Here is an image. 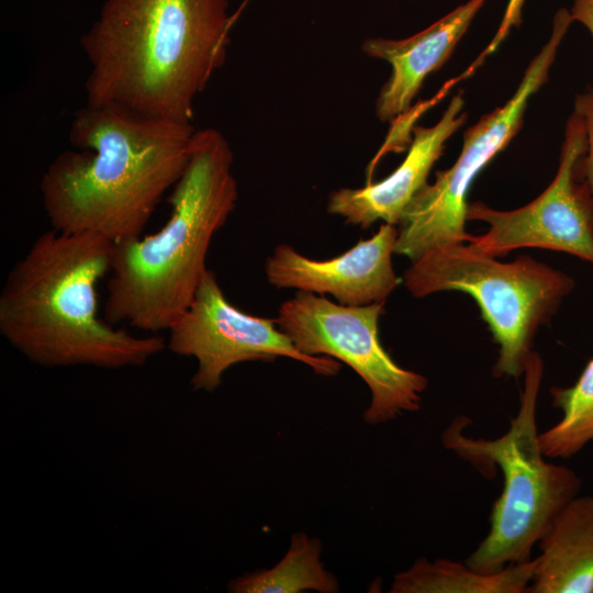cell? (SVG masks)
<instances>
[{
	"mask_svg": "<svg viewBox=\"0 0 593 593\" xmlns=\"http://www.w3.org/2000/svg\"><path fill=\"white\" fill-rule=\"evenodd\" d=\"M231 25L228 0H105L80 37L86 103L191 123L225 63Z\"/></svg>",
	"mask_w": 593,
	"mask_h": 593,
	"instance_id": "6da1fadb",
	"label": "cell"
},
{
	"mask_svg": "<svg viewBox=\"0 0 593 593\" xmlns=\"http://www.w3.org/2000/svg\"><path fill=\"white\" fill-rule=\"evenodd\" d=\"M194 131L191 123L86 103L70 124L76 149L58 154L40 181L52 228L114 244L142 236L183 172Z\"/></svg>",
	"mask_w": 593,
	"mask_h": 593,
	"instance_id": "7a4b0ae2",
	"label": "cell"
},
{
	"mask_svg": "<svg viewBox=\"0 0 593 593\" xmlns=\"http://www.w3.org/2000/svg\"><path fill=\"white\" fill-rule=\"evenodd\" d=\"M114 243L90 233L40 234L0 292V335L44 368L142 367L167 349L159 334L135 335L98 316L97 287Z\"/></svg>",
	"mask_w": 593,
	"mask_h": 593,
	"instance_id": "3957f363",
	"label": "cell"
},
{
	"mask_svg": "<svg viewBox=\"0 0 593 593\" xmlns=\"http://www.w3.org/2000/svg\"><path fill=\"white\" fill-rule=\"evenodd\" d=\"M234 154L216 128L195 130L164 226L114 244L104 320L146 334L167 332L190 306L208 270L213 236L236 208Z\"/></svg>",
	"mask_w": 593,
	"mask_h": 593,
	"instance_id": "277c9868",
	"label": "cell"
},
{
	"mask_svg": "<svg viewBox=\"0 0 593 593\" xmlns=\"http://www.w3.org/2000/svg\"><path fill=\"white\" fill-rule=\"evenodd\" d=\"M517 414L497 438H474L458 417L444 430L441 443L482 474L497 467L503 475L501 495L492 506L490 529L466 563L480 572H496L530 560L535 545L581 489L570 468L548 462L539 445L537 400L544 378V360L533 350L525 371Z\"/></svg>",
	"mask_w": 593,
	"mask_h": 593,
	"instance_id": "5b68a950",
	"label": "cell"
},
{
	"mask_svg": "<svg viewBox=\"0 0 593 593\" xmlns=\"http://www.w3.org/2000/svg\"><path fill=\"white\" fill-rule=\"evenodd\" d=\"M403 283L414 298L460 291L477 302L499 347L496 378L524 374L538 329L574 289L572 277L529 256L502 262L467 243L426 251L411 261Z\"/></svg>",
	"mask_w": 593,
	"mask_h": 593,
	"instance_id": "8992f818",
	"label": "cell"
},
{
	"mask_svg": "<svg viewBox=\"0 0 593 593\" xmlns=\"http://www.w3.org/2000/svg\"><path fill=\"white\" fill-rule=\"evenodd\" d=\"M570 10L559 9L548 41L528 64L518 87L506 102L480 118L463 133L460 154L452 166L436 172L413 198L398 224L394 254L416 260L441 246L467 243L468 194L478 175L515 137L532 97L547 82L570 25Z\"/></svg>",
	"mask_w": 593,
	"mask_h": 593,
	"instance_id": "52a82bcc",
	"label": "cell"
},
{
	"mask_svg": "<svg viewBox=\"0 0 593 593\" xmlns=\"http://www.w3.org/2000/svg\"><path fill=\"white\" fill-rule=\"evenodd\" d=\"M384 303L344 305L325 295L299 291L284 301L275 318L296 349L348 365L368 385L371 401L363 421L377 425L421 409L428 381L399 366L379 339Z\"/></svg>",
	"mask_w": 593,
	"mask_h": 593,
	"instance_id": "ba28073f",
	"label": "cell"
},
{
	"mask_svg": "<svg viewBox=\"0 0 593 593\" xmlns=\"http://www.w3.org/2000/svg\"><path fill=\"white\" fill-rule=\"evenodd\" d=\"M585 150V126L573 111L566 124L559 166L550 184L515 210H495L481 201L469 203L467 220L484 222L488 231L470 235L467 244L494 258L514 249L536 247L593 264V203L585 178L580 180Z\"/></svg>",
	"mask_w": 593,
	"mask_h": 593,
	"instance_id": "9c48e42d",
	"label": "cell"
},
{
	"mask_svg": "<svg viewBox=\"0 0 593 593\" xmlns=\"http://www.w3.org/2000/svg\"><path fill=\"white\" fill-rule=\"evenodd\" d=\"M167 333L169 351L197 361L190 380L194 391H215L232 366L246 361L269 362L287 357L325 377L340 370V362L334 358L299 351L277 328L276 320L250 315L230 303L209 269L190 306Z\"/></svg>",
	"mask_w": 593,
	"mask_h": 593,
	"instance_id": "30bf717a",
	"label": "cell"
},
{
	"mask_svg": "<svg viewBox=\"0 0 593 593\" xmlns=\"http://www.w3.org/2000/svg\"><path fill=\"white\" fill-rule=\"evenodd\" d=\"M396 238L398 226L383 223L370 238L326 260L307 258L280 244L267 258L265 273L278 289L331 294L344 305L385 303L401 283L392 266Z\"/></svg>",
	"mask_w": 593,
	"mask_h": 593,
	"instance_id": "8fae6325",
	"label": "cell"
},
{
	"mask_svg": "<svg viewBox=\"0 0 593 593\" xmlns=\"http://www.w3.org/2000/svg\"><path fill=\"white\" fill-rule=\"evenodd\" d=\"M466 121L463 93L459 91L450 99L436 124L414 128L409 152L394 171L361 188L333 191L328 198L327 211L363 230L378 221L398 226L410 202L427 183L429 172L441 156L446 142Z\"/></svg>",
	"mask_w": 593,
	"mask_h": 593,
	"instance_id": "7c38bea8",
	"label": "cell"
},
{
	"mask_svg": "<svg viewBox=\"0 0 593 593\" xmlns=\"http://www.w3.org/2000/svg\"><path fill=\"white\" fill-rule=\"evenodd\" d=\"M486 1L468 0L406 38L363 41L362 52L387 61L392 69L376 101V115L380 121H393L411 108L426 77L449 59Z\"/></svg>",
	"mask_w": 593,
	"mask_h": 593,
	"instance_id": "4fadbf2b",
	"label": "cell"
},
{
	"mask_svg": "<svg viewBox=\"0 0 593 593\" xmlns=\"http://www.w3.org/2000/svg\"><path fill=\"white\" fill-rule=\"evenodd\" d=\"M528 593H593V496H575L539 540Z\"/></svg>",
	"mask_w": 593,
	"mask_h": 593,
	"instance_id": "5bb4252c",
	"label": "cell"
},
{
	"mask_svg": "<svg viewBox=\"0 0 593 593\" xmlns=\"http://www.w3.org/2000/svg\"><path fill=\"white\" fill-rule=\"evenodd\" d=\"M536 561L506 566L496 572H480L466 562L421 558L396 573L392 593H524L533 580Z\"/></svg>",
	"mask_w": 593,
	"mask_h": 593,
	"instance_id": "9a60e30c",
	"label": "cell"
},
{
	"mask_svg": "<svg viewBox=\"0 0 593 593\" xmlns=\"http://www.w3.org/2000/svg\"><path fill=\"white\" fill-rule=\"evenodd\" d=\"M322 544L304 532L293 534L284 557L272 568L246 573L228 584L233 593H335L339 583L322 560Z\"/></svg>",
	"mask_w": 593,
	"mask_h": 593,
	"instance_id": "2e32d148",
	"label": "cell"
},
{
	"mask_svg": "<svg viewBox=\"0 0 593 593\" xmlns=\"http://www.w3.org/2000/svg\"><path fill=\"white\" fill-rule=\"evenodd\" d=\"M550 396L562 417L539 433V445L546 458L567 459L593 440V358L573 385L553 387Z\"/></svg>",
	"mask_w": 593,
	"mask_h": 593,
	"instance_id": "e0dca14e",
	"label": "cell"
},
{
	"mask_svg": "<svg viewBox=\"0 0 593 593\" xmlns=\"http://www.w3.org/2000/svg\"><path fill=\"white\" fill-rule=\"evenodd\" d=\"M526 0H508L504 14L500 22V25L486 45V47L481 52V54L473 60L470 67L467 69V72L472 76L474 71L481 67L484 60L492 55L502 43L506 40L513 27H518L522 23V12L523 7Z\"/></svg>",
	"mask_w": 593,
	"mask_h": 593,
	"instance_id": "ac0fdd59",
	"label": "cell"
},
{
	"mask_svg": "<svg viewBox=\"0 0 593 593\" xmlns=\"http://www.w3.org/2000/svg\"><path fill=\"white\" fill-rule=\"evenodd\" d=\"M574 111L582 118L586 133V150L582 161L585 181L593 203V87L579 93L574 101Z\"/></svg>",
	"mask_w": 593,
	"mask_h": 593,
	"instance_id": "d6986e66",
	"label": "cell"
},
{
	"mask_svg": "<svg viewBox=\"0 0 593 593\" xmlns=\"http://www.w3.org/2000/svg\"><path fill=\"white\" fill-rule=\"evenodd\" d=\"M570 12L573 20L581 23L593 37V0H572Z\"/></svg>",
	"mask_w": 593,
	"mask_h": 593,
	"instance_id": "ffe728a7",
	"label": "cell"
}]
</instances>
